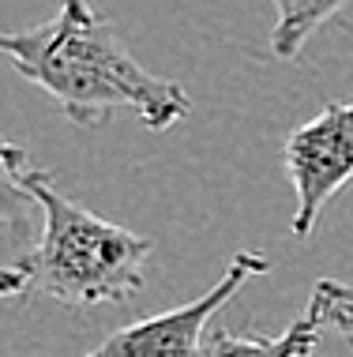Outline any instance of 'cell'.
<instances>
[{
	"label": "cell",
	"instance_id": "6",
	"mask_svg": "<svg viewBox=\"0 0 353 357\" xmlns=\"http://www.w3.org/2000/svg\"><path fill=\"white\" fill-rule=\"evenodd\" d=\"M323 324H327L323 301L316 294H308L304 312L282 335H263V331L237 335V331H226V327H214L207 335L203 357H308L323 335Z\"/></svg>",
	"mask_w": 353,
	"mask_h": 357
},
{
	"label": "cell",
	"instance_id": "7",
	"mask_svg": "<svg viewBox=\"0 0 353 357\" xmlns=\"http://www.w3.org/2000/svg\"><path fill=\"white\" fill-rule=\"evenodd\" d=\"M271 4L279 12L274 15V26H271V53L282 64H290L301 56L308 38L323 23H331L350 0H271Z\"/></svg>",
	"mask_w": 353,
	"mask_h": 357
},
{
	"label": "cell",
	"instance_id": "8",
	"mask_svg": "<svg viewBox=\"0 0 353 357\" xmlns=\"http://www.w3.org/2000/svg\"><path fill=\"white\" fill-rule=\"evenodd\" d=\"M312 294L323 301V312H327V324H335L342 335L353 342V289L338 278H320L312 286Z\"/></svg>",
	"mask_w": 353,
	"mask_h": 357
},
{
	"label": "cell",
	"instance_id": "5",
	"mask_svg": "<svg viewBox=\"0 0 353 357\" xmlns=\"http://www.w3.org/2000/svg\"><path fill=\"white\" fill-rule=\"evenodd\" d=\"M45 211L23 181L4 173L0 188V294L8 301L31 294V267L42 245Z\"/></svg>",
	"mask_w": 353,
	"mask_h": 357
},
{
	"label": "cell",
	"instance_id": "1",
	"mask_svg": "<svg viewBox=\"0 0 353 357\" xmlns=\"http://www.w3.org/2000/svg\"><path fill=\"white\" fill-rule=\"evenodd\" d=\"M15 72L68 113L72 124H106L117 109H132L150 132H166L192 113L188 91L147 72L128 53L120 31L87 0H61L49 23L0 38Z\"/></svg>",
	"mask_w": 353,
	"mask_h": 357
},
{
	"label": "cell",
	"instance_id": "2",
	"mask_svg": "<svg viewBox=\"0 0 353 357\" xmlns=\"http://www.w3.org/2000/svg\"><path fill=\"white\" fill-rule=\"evenodd\" d=\"M4 173L23 181L45 211V229L31 267V294L61 305H113L147 282L155 241L72 204L49 169L34 166L15 143L0 151Z\"/></svg>",
	"mask_w": 353,
	"mask_h": 357
},
{
	"label": "cell",
	"instance_id": "3",
	"mask_svg": "<svg viewBox=\"0 0 353 357\" xmlns=\"http://www.w3.org/2000/svg\"><path fill=\"white\" fill-rule=\"evenodd\" d=\"M267 267H271L267 256L241 248L222 271V278L207 294H199L196 301L173 305L169 312L158 316H143L136 324H124L98 346H91L83 357H203L211 316L230 305L252 278L267 275Z\"/></svg>",
	"mask_w": 353,
	"mask_h": 357
},
{
	"label": "cell",
	"instance_id": "4",
	"mask_svg": "<svg viewBox=\"0 0 353 357\" xmlns=\"http://www.w3.org/2000/svg\"><path fill=\"white\" fill-rule=\"evenodd\" d=\"M282 166L297 196L293 237H308L323 207L353 181V102H331L297 124L285 136Z\"/></svg>",
	"mask_w": 353,
	"mask_h": 357
}]
</instances>
